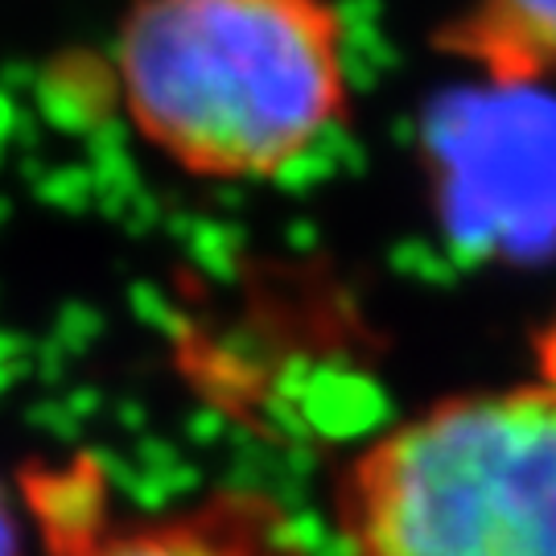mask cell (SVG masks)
Returning a JSON list of instances; mask_svg holds the SVG:
<instances>
[{
    "instance_id": "obj_1",
    "label": "cell",
    "mask_w": 556,
    "mask_h": 556,
    "mask_svg": "<svg viewBox=\"0 0 556 556\" xmlns=\"http://www.w3.org/2000/svg\"><path fill=\"white\" fill-rule=\"evenodd\" d=\"M119 108L199 181H273L351 116L334 0H132L116 34Z\"/></svg>"
},
{
    "instance_id": "obj_3",
    "label": "cell",
    "mask_w": 556,
    "mask_h": 556,
    "mask_svg": "<svg viewBox=\"0 0 556 556\" xmlns=\"http://www.w3.org/2000/svg\"><path fill=\"white\" fill-rule=\"evenodd\" d=\"M46 556H309L289 511L264 491L223 486L174 511L112 519L41 503Z\"/></svg>"
},
{
    "instance_id": "obj_2",
    "label": "cell",
    "mask_w": 556,
    "mask_h": 556,
    "mask_svg": "<svg viewBox=\"0 0 556 556\" xmlns=\"http://www.w3.org/2000/svg\"><path fill=\"white\" fill-rule=\"evenodd\" d=\"M346 556H556V379L429 404L334 478Z\"/></svg>"
},
{
    "instance_id": "obj_4",
    "label": "cell",
    "mask_w": 556,
    "mask_h": 556,
    "mask_svg": "<svg viewBox=\"0 0 556 556\" xmlns=\"http://www.w3.org/2000/svg\"><path fill=\"white\" fill-rule=\"evenodd\" d=\"M438 50L495 87L556 91V0H470L438 29Z\"/></svg>"
}]
</instances>
